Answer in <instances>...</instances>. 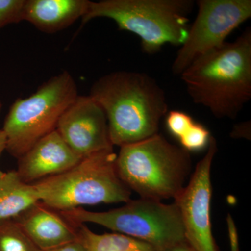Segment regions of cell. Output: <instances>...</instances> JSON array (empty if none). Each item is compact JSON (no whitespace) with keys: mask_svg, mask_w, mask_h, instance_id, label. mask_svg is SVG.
Segmentation results:
<instances>
[{"mask_svg":"<svg viewBox=\"0 0 251 251\" xmlns=\"http://www.w3.org/2000/svg\"><path fill=\"white\" fill-rule=\"evenodd\" d=\"M0 251H43L26 235L14 220L0 222Z\"/></svg>","mask_w":251,"mask_h":251,"instance_id":"cell-16","label":"cell"},{"mask_svg":"<svg viewBox=\"0 0 251 251\" xmlns=\"http://www.w3.org/2000/svg\"></svg>","mask_w":251,"mask_h":251,"instance_id":"cell-26","label":"cell"},{"mask_svg":"<svg viewBox=\"0 0 251 251\" xmlns=\"http://www.w3.org/2000/svg\"><path fill=\"white\" fill-rule=\"evenodd\" d=\"M195 103L235 119L251 99V29L196 59L181 74Z\"/></svg>","mask_w":251,"mask_h":251,"instance_id":"cell-2","label":"cell"},{"mask_svg":"<svg viewBox=\"0 0 251 251\" xmlns=\"http://www.w3.org/2000/svg\"><path fill=\"white\" fill-rule=\"evenodd\" d=\"M170 251H196L187 242L182 243L172 249Z\"/></svg>","mask_w":251,"mask_h":251,"instance_id":"cell-24","label":"cell"},{"mask_svg":"<svg viewBox=\"0 0 251 251\" xmlns=\"http://www.w3.org/2000/svg\"><path fill=\"white\" fill-rule=\"evenodd\" d=\"M13 220L43 251L77 239L75 227L41 201Z\"/></svg>","mask_w":251,"mask_h":251,"instance_id":"cell-12","label":"cell"},{"mask_svg":"<svg viewBox=\"0 0 251 251\" xmlns=\"http://www.w3.org/2000/svg\"><path fill=\"white\" fill-rule=\"evenodd\" d=\"M166 126L173 136L179 140L195 123L188 114L179 110H171L167 113Z\"/></svg>","mask_w":251,"mask_h":251,"instance_id":"cell-19","label":"cell"},{"mask_svg":"<svg viewBox=\"0 0 251 251\" xmlns=\"http://www.w3.org/2000/svg\"><path fill=\"white\" fill-rule=\"evenodd\" d=\"M56 130L82 158L113 150L105 112L90 96H77L59 118Z\"/></svg>","mask_w":251,"mask_h":251,"instance_id":"cell-10","label":"cell"},{"mask_svg":"<svg viewBox=\"0 0 251 251\" xmlns=\"http://www.w3.org/2000/svg\"><path fill=\"white\" fill-rule=\"evenodd\" d=\"M205 156L198 163L187 186L175 198L179 208L186 242L196 251H220L211 231V168L217 143L211 136Z\"/></svg>","mask_w":251,"mask_h":251,"instance_id":"cell-9","label":"cell"},{"mask_svg":"<svg viewBox=\"0 0 251 251\" xmlns=\"http://www.w3.org/2000/svg\"><path fill=\"white\" fill-rule=\"evenodd\" d=\"M4 172H2L1 171V170H0V179H1V176H3V175H4Z\"/></svg>","mask_w":251,"mask_h":251,"instance_id":"cell-25","label":"cell"},{"mask_svg":"<svg viewBox=\"0 0 251 251\" xmlns=\"http://www.w3.org/2000/svg\"><path fill=\"white\" fill-rule=\"evenodd\" d=\"M76 82L64 71L50 77L27 98H18L5 118L6 151L18 158L56 130L60 117L77 98Z\"/></svg>","mask_w":251,"mask_h":251,"instance_id":"cell-7","label":"cell"},{"mask_svg":"<svg viewBox=\"0 0 251 251\" xmlns=\"http://www.w3.org/2000/svg\"><path fill=\"white\" fill-rule=\"evenodd\" d=\"M196 4L197 16L172 65L176 75L201 56L223 45L234 29L251 17V0H198Z\"/></svg>","mask_w":251,"mask_h":251,"instance_id":"cell-8","label":"cell"},{"mask_svg":"<svg viewBox=\"0 0 251 251\" xmlns=\"http://www.w3.org/2000/svg\"><path fill=\"white\" fill-rule=\"evenodd\" d=\"M89 96L105 112L113 146L138 143L157 134L168 113L164 90L145 73H110L95 81Z\"/></svg>","mask_w":251,"mask_h":251,"instance_id":"cell-1","label":"cell"},{"mask_svg":"<svg viewBox=\"0 0 251 251\" xmlns=\"http://www.w3.org/2000/svg\"><path fill=\"white\" fill-rule=\"evenodd\" d=\"M18 159V175L24 182L31 184L65 173L76 166L82 158L68 146L54 130Z\"/></svg>","mask_w":251,"mask_h":251,"instance_id":"cell-11","label":"cell"},{"mask_svg":"<svg viewBox=\"0 0 251 251\" xmlns=\"http://www.w3.org/2000/svg\"><path fill=\"white\" fill-rule=\"evenodd\" d=\"M211 135L204 126L195 122L192 126L181 138V148L188 151H199L206 148Z\"/></svg>","mask_w":251,"mask_h":251,"instance_id":"cell-17","label":"cell"},{"mask_svg":"<svg viewBox=\"0 0 251 251\" xmlns=\"http://www.w3.org/2000/svg\"><path fill=\"white\" fill-rule=\"evenodd\" d=\"M39 201L34 184L24 182L16 171L4 173L0 179V222L14 219Z\"/></svg>","mask_w":251,"mask_h":251,"instance_id":"cell-14","label":"cell"},{"mask_svg":"<svg viewBox=\"0 0 251 251\" xmlns=\"http://www.w3.org/2000/svg\"><path fill=\"white\" fill-rule=\"evenodd\" d=\"M26 0H0V29L24 21Z\"/></svg>","mask_w":251,"mask_h":251,"instance_id":"cell-18","label":"cell"},{"mask_svg":"<svg viewBox=\"0 0 251 251\" xmlns=\"http://www.w3.org/2000/svg\"><path fill=\"white\" fill-rule=\"evenodd\" d=\"M90 4L88 0H26L24 21L51 34L82 18Z\"/></svg>","mask_w":251,"mask_h":251,"instance_id":"cell-13","label":"cell"},{"mask_svg":"<svg viewBox=\"0 0 251 251\" xmlns=\"http://www.w3.org/2000/svg\"><path fill=\"white\" fill-rule=\"evenodd\" d=\"M231 137L233 138H246L251 139V121L242 122L234 126L231 133Z\"/></svg>","mask_w":251,"mask_h":251,"instance_id":"cell-21","label":"cell"},{"mask_svg":"<svg viewBox=\"0 0 251 251\" xmlns=\"http://www.w3.org/2000/svg\"><path fill=\"white\" fill-rule=\"evenodd\" d=\"M116 153L104 150L82 158L72 169L34 184L39 200L59 211L100 203L127 202L131 191L119 177Z\"/></svg>","mask_w":251,"mask_h":251,"instance_id":"cell-5","label":"cell"},{"mask_svg":"<svg viewBox=\"0 0 251 251\" xmlns=\"http://www.w3.org/2000/svg\"><path fill=\"white\" fill-rule=\"evenodd\" d=\"M72 226L86 223L100 225L117 233L125 234L151 244L158 251H168L186 242L184 226L175 203L130 200L125 206L103 212L75 208L59 211Z\"/></svg>","mask_w":251,"mask_h":251,"instance_id":"cell-6","label":"cell"},{"mask_svg":"<svg viewBox=\"0 0 251 251\" xmlns=\"http://www.w3.org/2000/svg\"><path fill=\"white\" fill-rule=\"evenodd\" d=\"M116 171L122 182L140 198L161 202L175 199L184 189L191 158L184 149L157 133L120 147Z\"/></svg>","mask_w":251,"mask_h":251,"instance_id":"cell-4","label":"cell"},{"mask_svg":"<svg viewBox=\"0 0 251 251\" xmlns=\"http://www.w3.org/2000/svg\"><path fill=\"white\" fill-rule=\"evenodd\" d=\"M2 109V103L0 100V112ZM6 143H7V140H6V135L5 134L4 130L0 129V157H1L2 153L4 152V150L6 149Z\"/></svg>","mask_w":251,"mask_h":251,"instance_id":"cell-23","label":"cell"},{"mask_svg":"<svg viewBox=\"0 0 251 251\" xmlns=\"http://www.w3.org/2000/svg\"><path fill=\"white\" fill-rule=\"evenodd\" d=\"M193 0H102L90 1L82 26L96 18L115 21L120 30L133 33L145 53L156 54L165 44L181 46L187 39Z\"/></svg>","mask_w":251,"mask_h":251,"instance_id":"cell-3","label":"cell"},{"mask_svg":"<svg viewBox=\"0 0 251 251\" xmlns=\"http://www.w3.org/2000/svg\"><path fill=\"white\" fill-rule=\"evenodd\" d=\"M227 224L231 251H239V237L237 227L234 224L233 219L229 214L227 216Z\"/></svg>","mask_w":251,"mask_h":251,"instance_id":"cell-20","label":"cell"},{"mask_svg":"<svg viewBox=\"0 0 251 251\" xmlns=\"http://www.w3.org/2000/svg\"><path fill=\"white\" fill-rule=\"evenodd\" d=\"M46 251H87L82 243L77 239L74 242L67 243L60 247L54 248Z\"/></svg>","mask_w":251,"mask_h":251,"instance_id":"cell-22","label":"cell"},{"mask_svg":"<svg viewBox=\"0 0 251 251\" xmlns=\"http://www.w3.org/2000/svg\"><path fill=\"white\" fill-rule=\"evenodd\" d=\"M73 227L76 229L77 239L87 251H158L149 243L125 234H96L85 224Z\"/></svg>","mask_w":251,"mask_h":251,"instance_id":"cell-15","label":"cell"}]
</instances>
